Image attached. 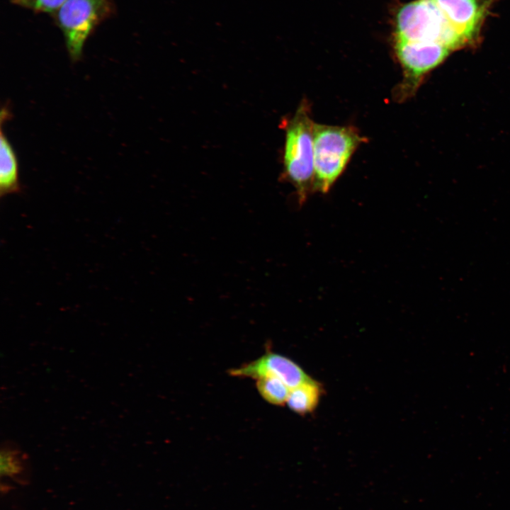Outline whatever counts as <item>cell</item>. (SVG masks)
<instances>
[{"instance_id": "obj_1", "label": "cell", "mask_w": 510, "mask_h": 510, "mask_svg": "<svg viewBox=\"0 0 510 510\" xmlns=\"http://www.w3.org/2000/svg\"><path fill=\"white\" fill-rule=\"evenodd\" d=\"M285 130L281 178L295 189L300 205L313 192L314 183V125L310 107L302 101L294 115L283 119Z\"/></svg>"}, {"instance_id": "obj_2", "label": "cell", "mask_w": 510, "mask_h": 510, "mask_svg": "<svg viewBox=\"0 0 510 510\" xmlns=\"http://www.w3.org/2000/svg\"><path fill=\"white\" fill-rule=\"evenodd\" d=\"M313 192L327 193L363 142L351 126L314 125Z\"/></svg>"}, {"instance_id": "obj_3", "label": "cell", "mask_w": 510, "mask_h": 510, "mask_svg": "<svg viewBox=\"0 0 510 510\" xmlns=\"http://www.w3.org/2000/svg\"><path fill=\"white\" fill-rule=\"evenodd\" d=\"M394 40L434 42L451 51L468 45L434 0H414L402 5L395 18Z\"/></svg>"}, {"instance_id": "obj_4", "label": "cell", "mask_w": 510, "mask_h": 510, "mask_svg": "<svg viewBox=\"0 0 510 510\" xmlns=\"http://www.w3.org/2000/svg\"><path fill=\"white\" fill-rule=\"evenodd\" d=\"M111 0H67L52 14L62 32L72 62L82 57L84 43L95 28L113 13Z\"/></svg>"}, {"instance_id": "obj_5", "label": "cell", "mask_w": 510, "mask_h": 510, "mask_svg": "<svg viewBox=\"0 0 510 510\" xmlns=\"http://www.w3.org/2000/svg\"><path fill=\"white\" fill-rule=\"evenodd\" d=\"M393 47L403 72L397 91L401 100L412 95L425 75L441 64L451 52L445 45L434 42L393 39Z\"/></svg>"}, {"instance_id": "obj_6", "label": "cell", "mask_w": 510, "mask_h": 510, "mask_svg": "<svg viewBox=\"0 0 510 510\" xmlns=\"http://www.w3.org/2000/svg\"><path fill=\"white\" fill-rule=\"evenodd\" d=\"M229 374L255 380L263 377H274L282 380L290 389L312 380L293 361L273 351H267L251 362L230 369Z\"/></svg>"}, {"instance_id": "obj_7", "label": "cell", "mask_w": 510, "mask_h": 510, "mask_svg": "<svg viewBox=\"0 0 510 510\" xmlns=\"http://www.w3.org/2000/svg\"><path fill=\"white\" fill-rule=\"evenodd\" d=\"M456 32L470 45L479 35L492 0H434Z\"/></svg>"}, {"instance_id": "obj_8", "label": "cell", "mask_w": 510, "mask_h": 510, "mask_svg": "<svg viewBox=\"0 0 510 510\" xmlns=\"http://www.w3.org/2000/svg\"><path fill=\"white\" fill-rule=\"evenodd\" d=\"M11 118V112L7 105L1 111L0 134V195L1 197L21 192L19 181V166L16 153L4 132V122Z\"/></svg>"}, {"instance_id": "obj_9", "label": "cell", "mask_w": 510, "mask_h": 510, "mask_svg": "<svg viewBox=\"0 0 510 510\" xmlns=\"http://www.w3.org/2000/svg\"><path fill=\"white\" fill-rule=\"evenodd\" d=\"M322 391V385L312 379L290 389L286 404L296 414H310L317 408Z\"/></svg>"}, {"instance_id": "obj_10", "label": "cell", "mask_w": 510, "mask_h": 510, "mask_svg": "<svg viewBox=\"0 0 510 510\" xmlns=\"http://www.w3.org/2000/svg\"><path fill=\"white\" fill-rule=\"evenodd\" d=\"M256 389L261 397L269 404L281 406L286 404L290 388L282 380L274 377L256 379Z\"/></svg>"}, {"instance_id": "obj_11", "label": "cell", "mask_w": 510, "mask_h": 510, "mask_svg": "<svg viewBox=\"0 0 510 510\" xmlns=\"http://www.w3.org/2000/svg\"><path fill=\"white\" fill-rule=\"evenodd\" d=\"M24 454L11 443H4L0 453L1 476L16 479L25 470Z\"/></svg>"}, {"instance_id": "obj_12", "label": "cell", "mask_w": 510, "mask_h": 510, "mask_svg": "<svg viewBox=\"0 0 510 510\" xmlns=\"http://www.w3.org/2000/svg\"><path fill=\"white\" fill-rule=\"evenodd\" d=\"M67 0H11L17 6L38 13H55Z\"/></svg>"}]
</instances>
